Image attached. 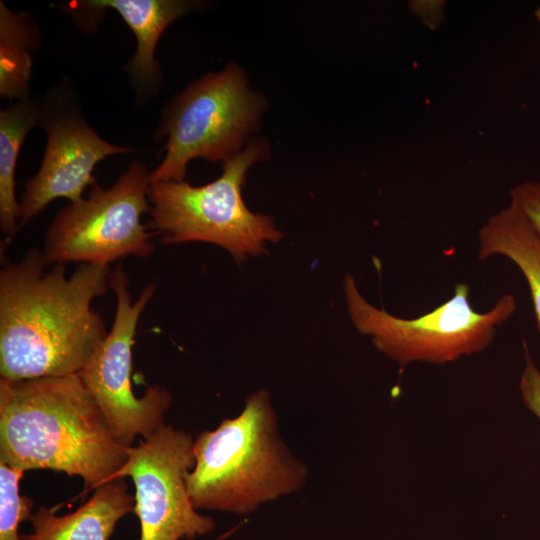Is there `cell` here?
Instances as JSON below:
<instances>
[{
	"label": "cell",
	"mask_w": 540,
	"mask_h": 540,
	"mask_svg": "<svg viewBox=\"0 0 540 540\" xmlns=\"http://www.w3.org/2000/svg\"><path fill=\"white\" fill-rule=\"evenodd\" d=\"M129 280L121 265L111 270L109 287L116 296L111 330L78 372L84 386L101 410L116 439L125 447L136 437L150 436L164 424L172 402L170 392L159 385L134 395L132 388L133 344L138 321L155 294L147 285L133 301Z\"/></svg>",
	"instance_id": "ba28073f"
},
{
	"label": "cell",
	"mask_w": 540,
	"mask_h": 540,
	"mask_svg": "<svg viewBox=\"0 0 540 540\" xmlns=\"http://www.w3.org/2000/svg\"><path fill=\"white\" fill-rule=\"evenodd\" d=\"M510 202L524 215L540 238V181L525 180L510 189Z\"/></svg>",
	"instance_id": "e0dca14e"
},
{
	"label": "cell",
	"mask_w": 540,
	"mask_h": 540,
	"mask_svg": "<svg viewBox=\"0 0 540 540\" xmlns=\"http://www.w3.org/2000/svg\"><path fill=\"white\" fill-rule=\"evenodd\" d=\"M186 477L194 506L237 515L302 487L307 469L283 442L269 393L258 390L234 418L194 440Z\"/></svg>",
	"instance_id": "3957f363"
},
{
	"label": "cell",
	"mask_w": 540,
	"mask_h": 540,
	"mask_svg": "<svg viewBox=\"0 0 540 540\" xmlns=\"http://www.w3.org/2000/svg\"><path fill=\"white\" fill-rule=\"evenodd\" d=\"M264 109V99L235 64L191 84L166 111L159 130L167 136L166 154L150 183L183 181L194 158L224 163L242 150Z\"/></svg>",
	"instance_id": "8992f818"
},
{
	"label": "cell",
	"mask_w": 540,
	"mask_h": 540,
	"mask_svg": "<svg viewBox=\"0 0 540 540\" xmlns=\"http://www.w3.org/2000/svg\"><path fill=\"white\" fill-rule=\"evenodd\" d=\"M523 351L524 368L519 383L520 393L526 408L540 421V370L526 341H523Z\"/></svg>",
	"instance_id": "ac0fdd59"
},
{
	"label": "cell",
	"mask_w": 540,
	"mask_h": 540,
	"mask_svg": "<svg viewBox=\"0 0 540 540\" xmlns=\"http://www.w3.org/2000/svg\"><path fill=\"white\" fill-rule=\"evenodd\" d=\"M478 258L503 256L513 262L527 281L540 333V238L511 202L479 228Z\"/></svg>",
	"instance_id": "7c38bea8"
},
{
	"label": "cell",
	"mask_w": 540,
	"mask_h": 540,
	"mask_svg": "<svg viewBox=\"0 0 540 540\" xmlns=\"http://www.w3.org/2000/svg\"><path fill=\"white\" fill-rule=\"evenodd\" d=\"M127 460L78 374L0 378V462L79 476L87 490L117 479Z\"/></svg>",
	"instance_id": "7a4b0ae2"
},
{
	"label": "cell",
	"mask_w": 540,
	"mask_h": 540,
	"mask_svg": "<svg viewBox=\"0 0 540 540\" xmlns=\"http://www.w3.org/2000/svg\"><path fill=\"white\" fill-rule=\"evenodd\" d=\"M31 248L0 271V376L10 381L78 374L105 339L94 299L109 287L111 269L80 264L67 277Z\"/></svg>",
	"instance_id": "6da1fadb"
},
{
	"label": "cell",
	"mask_w": 540,
	"mask_h": 540,
	"mask_svg": "<svg viewBox=\"0 0 540 540\" xmlns=\"http://www.w3.org/2000/svg\"><path fill=\"white\" fill-rule=\"evenodd\" d=\"M37 120L36 109L26 100L12 104L0 113V227L4 246L19 228L21 206L15 196L17 156L28 131Z\"/></svg>",
	"instance_id": "5bb4252c"
},
{
	"label": "cell",
	"mask_w": 540,
	"mask_h": 540,
	"mask_svg": "<svg viewBox=\"0 0 540 540\" xmlns=\"http://www.w3.org/2000/svg\"><path fill=\"white\" fill-rule=\"evenodd\" d=\"M150 173L132 162L110 188L94 184L86 198L59 211L46 232L47 263L109 266L127 256L152 255V233L142 223L150 209Z\"/></svg>",
	"instance_id": "52a82bcc"
},
{
	"label": "cell",
	"mask_w": 540,
	"mask_h": 540,
	"mask_svg": "<svg viewBox=\"0 0 540 540\" xmlns=\"http://www.w3.org/2000/svg\"><path fill=\"white\" fill-rule=\"evenodd\" d=\"M135 497L123 478L109 481L94 490L87 502L74 512L58 516L41 506L33 513L32 532L21 540H109L118 521L134 512Z\"/></svg>",
	"instance_id": "8fae6325"
},
{
	"label": "cell",
	"mask_w": 540,
	"mask_h": 540,
	"mask_svg": "<svg viewBox=\"0 0 540 540\" xmlns=\"http://www.w3.org/2000/svg\"><path fill=\"white\" fill-rule=\"evenodd\" d=\"M76 4L91 10L112 8L121 15L137 39L136 54L126 70L135 81L145 85L153 84L159 76L154 53L161 34L194 7L193 3L180 0H90Z\"/></svg>",
	"instance_id": "4fadbf2b"
},
{
	"label": "cell",
	"mask_w": 540,
	"mask_h": 540,
	"mask_svg": "<svg viewBox=\"0 0 540 540\" xmlns=\"http://www.w3.org/2000/svg\"><path fill=\"white\" fill-rule=\"evenodd\" d=\"M0 20V93L24 101L31 70L26 21L12 14L2 2Z\"/></svg>",
	"instance_id": "9a60e30c"
},
{
	"label": "cell",
	"mask_w": 540,
	"mask_h": 540,
	"mask_svg": "<svg viewBox=\"0 0 540 540\" xmlns=\"http://www.w3.org/2000/svg\"><path fill=\"white\" fill-rule=\"evenodd\" d=\"M46 131L47 144L42 164L25 184L19 228L28 224L55 199L81 200L85 188L96 184L92 172L99 161L109 155L132 150L106 142L87 124L75 118L51 121L46 125Z\"/></svg>",
	"instance_id": "30bf717a"
},
{
	"label": "cell",
	"mask_w": 540,
	"mask_h": 540,
	"mask_svg": "<svg viewBox=\"0 0 540 540\" xmlns=\"http://www.w3.org/2000/svg\"><path fill=\"white\" fill-rule=\"evenodd\" d=\"M23 474L0 462V540H21L20 523L33 515V501L19 491Z\"/></svg>",
	"instance_id": "2e32d148"
},
{
	"label": "cell",
	"mask_w": 540,
	"mask_h": 540,
	"mask_svg": "<svg viewBox=\"0 0 540 540\" xmlns=\"http://www.w3.org/2000/svg\"><path fill=\"white\" fill-rule=\"evenodd\" d=\"M268 155V143L254 139L225 161L221 176L206 185L184 180L150 183L147 229L164 244L217 245L238 262L266 252V243L279 241L282 233L269 216L247 208L242 186L249 168Z\"/></svg>",
	"instance_id": "277c9868"
},
{
	"label": "cell",
	"mask_w": 540,
	"mask_h": 540,
	"mask_svg": "<svg viewBox=\"0 0 540 540\" xmlns=\"http://www.w3.org/2000/svg\"><path fill=\"white\" fill-rule=\"evenodd\" d=\"M535 18L540 25V4L537 6L534 12Z\"/></svg>",
	"instance_id": "d6986e66"
},
{
	"label": "cell",
	"mask_w": 540,
	"mask_h": 540,
	"mask_svg": "<svg viewBox=\"0 0 540 540\" xmlns=\"http://www.w3.org/2000/svg\"><path fill=\"white\" fill-rule=\"evenodd\" d=\"M193 445L190 434L163 424L137 446L126 447L127 460L116 478L129 476L134 482L140 540H193L215 529L188 494Z\"/></svg>",
	"instance_id": "9c48e42d"
},
{
	"label": "cell",
	"mask_w": 540,
	"mask_h": 540,
	"mask_svg": "<svg viewBox=\"0 0 540 540\" xmlns=\"http://www.w3.org/2000/svg\"><path fill=\"white\" fill-rule=\"evenodd\" d=\"M344 293L356 330L401 367L414 362L445 364L486 350L517 306L515 297L505 294L490 310L479 312L469 300L470 286L459 282L453 295L431 311L402 318L370 304L350 274Z\"/></svg>",
	"instance_id": "5b68a950"
}]
</instances>
